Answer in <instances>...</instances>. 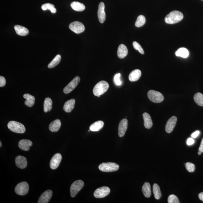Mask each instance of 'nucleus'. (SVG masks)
Here are the masks:
<instances>
[{
  "mask_svg": "<svg viewBox=\"0 0 203 203\" xmlns=\"http://www.w3.org/2000/svg\"><path fill=\"white\" fill-rule=\"evenodd\" d=\"M23 97L26 99V101H25V105L30 107H31L34 105L35 98L34 96L26 94H24Z\"/></svg>",
  "mask_w": 203,
  "mask_h": 203,
  "instance_id": "obj_23",
  "label": "nucleus"
},
{
  "mask_svg": "<svg viewBox=\"0 0 203 203\" xmlns=\"http://www.w3.org/2000/svg\"><path fill=\"white\" fill-rule=\"evenodd\" d=\"M153 191L154 197L156 199H159L161 198V194L160 189L159 186L157 183H154L153 186Z\"/></svg>",
  "mask_w": 203,
  "mask_h": 203,
  "instance_id": "obj_30",
  "label": "nucleus"
},
{
  "mask_svg": "<svg viewBox=\"0 0 203 203\" xmlns=\"http://www.w3.org/2000/svg\"><path fill=\"white\" fill-rule=\"evenodd\" d=\"M2 146V142H1V141H0V147H1Z\"/></svg>",
  "mask_w": 203,
  "mask_h": 203,
  "instance_id": "obj_45",
  "label": "nucleus"
},
{
  "mask_svg": "<svg viewBox=\"0 0 203 203\" xmlns=\"http://www.w3.org/2000/svg\"><path fill=\"white\" fill-rule=\"evenodd\" d=\"M183 14L179 11L174 10L170 12L165 18V22L169 24H175L183 20Z\"/></svg>",
  "mask_w": 203,
  "mask_h": 203,
  "instance_id": "obj_1",
  "label": "nucleus"
},
{
  "mask_svg": "<svg viewBox=\"0 0 203 203\" xmlns=\"http://www.w3.org/2000/svg\"><path fill=\"white\" fill-rule=\"evenodd\" d=\"M16 165L21 169H24L27 166V160L26 157L22 156H17L15 159Z\"/></svg>",
  "mask_w": 203,
  "mask_h": 203,
  "instance_id": "obj_16",
  "label": "nucleus"
},
{
  "mask_svg": "<svg viewBox=\"0 0 203 203\" xmlns=\"http://www.w3.org/2000/svg\"><path fill=\"white\" fill-rule=\"evenodd\" d=\"M29 190V185L26 182H22L18 183L15 188V192L20 196L26 195L28 193Z\"/></svg>",
  "mask_w": 203,
  "mask_h": 203,
  "instance_id": "obj_7",
  "label": "nucleus"
},
{
  "mask_svg": "<svg viewBox=\"0 0 203 203\" xmlns=\"http://www.w3.org/2000/svg\"><path fill=\"white\" fill-rule=\"evenodd\" d=\"M128 126V121L127 119H122L120 122L118 128V135L119 137H122L124 136L127 130Z\"/></svg>",
  "mask_w": 203,
  "mask_h": 203,
  "instance_id": "obj_12",
  "label": "nucleus"
},
{
  "mask_svg": "<svg viewBox=\"0 0 203 203\" xmlns=\"http://www.w3.org/2000/svg\"><path fill=\"white\" fill-rule=\"evenodd\" d=\"M105 7V4L104 2L100 3L98 7V16L99 22L102 23H103L106 19Z\"/></svg>",
  "mask_w": 203,
  "mask_h": 203,
  "instance_id": "obj_14",
  "label": "nucleus"
},
{
  "mask_svg": "<svg viewBox=\"0 0 203 203\" xmlns=\"http://www.w3.org/2000/svg\"><path fill=\"white\" fill-rule=\"evenodd\" d=\"M15 31L18 35L25 36H27L29 33L28 29L24 26L16 25L14 27Z\"/></svg>",
  "mask_w": 203,
  "mask_h": 203,
  "instance_id": "obj_20",
  "label": "nucleus"
},
{
  "mask_svg": "<svg viewBox=\"0 0 203 203\" xmlns=\"http://www.w3.org/2000/svg\"></svg>",
  "mask_w": 203,
  "mask_h": 203,
  "instance_id": "obj_46",
  "label": "nucleus"
},
{
  "mask_svg": "<svg viewBox=\"0 0 203 203\" xmlns=\"http://www.w3.org/2000/svg\"><path fill=\"white\" fill-rule=\"evenodd\" d=\"M110 192V189L107 187H102L97 189L94 193V196L97 198H102L107 196Z\"/></svg>",
  "mask_w": 203,
  "mask_h": 203,
  "instance_id": "obj_10",
  "label": "nucleus"
},
{
  "mask_svg": "<svg viewBox=\"0 0 203 203\" xmlns=\"http://www.w3.org/2000/svg\"><path fill=\"white\" fill-rule=\"evenodd\" d=\"M141 75V71L139 69H136L130 73L129 76V80L131 82L137 81L140 79Z\"/></svg>",
  "mask_w": 203,
  "mask_h": 203,
  "instance_id": "obj_22",
  "label": "nucleus"
},
{
  "mask_svg": "<svg viewBox=\"0 0 203 203\" xmlns=\"http://www.w3.org/2000/svg\"><path fill=\"white\" fill-rule=\"evenodd\" d=\"M104 125L103 122L101 120L98 121L94 122L90 126V130L92 131H98L103 127Z\"/></svg>",
  "mask_w": 203,
  "mask_h": 203,
  "instance_id": "obj_25",
  "label": "nucleus"
},
{
  "mask_svg": "<svg viewBox=\"0 0 203 203\" xmlns=\"http://www.w3.org/2000/svg\"><path fill=\"white\" fill-rule=\"evenodd\" d=\"M120 73L116 74L114 77V81L116 86H120L122 84V81L120 80Z\"/></svg>",
  "mask_w": 203,
  "mask_h": 203,
  "instance_id": "obj_38",
  "label": "nucleus"
},
{
  "mask_svg": "<svg viewBox=\"0 0 203 203\" xmlns=\"http://www.w3.org/2000/svg\"><path fill=\"white\" fill-rule=\"evenodd\" d=\"M199 151L201 152L202 153L203 152V138L202 140L201 145L199 149Z\"/></svg>",
  "mask_w": 203,
  "mask_h": 203,
  "instance_id": "obj_42",
  "label": "nucleus"
},
{
  "mask_svg": "<svg viewBox=\"0 0 203 203\" xmlns=\"http://www.w3.org/2000/svg\"><path fill=\"white\" fill-rule=\"evenodd\" d=\"M84 186V182L82 180H77L73 183L70 188V195L71 197H74L83 188Z\"/></svg>",
  "mask_w": 203,
  "mask_h": 203,
  "instance_id": "obj_6",
  "label": "nucleus"
},
{
  "mask_svg": "<svg viewBox=\"0 0 203 203\" xmlns=\"http://www.w3.org/2000/svg\"><path fill=\"white\" fill-rule=\"evenodd\" d=\"M52 101L49 98H46L44 100V112H50L52 109Z\"/></svg>",
  "mask_w": 203,
  "mask_h": 203,
  "instance_id": "obj_29",
  "label": "nucleus"
},
{
  "mask_svg": "<svg viewBox=\"0 0 203 203\" xmlns=\"http://www.w3.org/2000/svg\"><path fill=\"white\" fill-rule=\"evenodd\" d=\"M7 126L8 129L14 133H23L26 131L24 125L15 121H11L9 122Z\"/></svg>",
  "mask_w": 203,
  "mask_h": 203,
  "instance_id": "obj_3",
  "label": "nucleus"
},
{
  "mask_svg": "<svg viewBox=\"0 0 203 203\" xmlns=\"http://www.w3.org/2000/svg\"><path fill=\"white\" fill-rule=\"evenodd\" d=\"M194 143V140L193 138H189L188 139L187 141V144L188 145L190 146L192 145Z\"/></svg>",
  "mask_w": 203,
  "mask_h": 203,
  "instance_id": "obj_40",
  "label": "nucleus"
},
{
  "mask_svg": "<svg viewBox=\"0 0 203 203\" xmlns=\"http://www.w3.org/2000/svg\"><path fill=\"white\" fill-rule=\"evenodd\" d=\"M177 117L176 116H172L170 119L168 120L165 125V130L167 133H170L173 131L176 125L177 122Z\"/></svg>",
  "mask_w": 203,
  "mask_h": 203,
  "instance_id": "obj_13",
  "label": "nucleus"
},
{
  "mask_svg": "<svg viewBox=\"0 0 203 203\" xmlns=\"http://www.w3.org/2000/svg\"><path fill=\"white\" fill-rule=\"evenodd\" d=\"M199 198L201 201L203 202V192L200 193L198 195Z\"/></svg>",
  "mask_w": 203,
  "mask_h": 203,
  "instance_id": "obj_43",
  "label": "nucleus"
},
{
  "mask_svg": "<svg viewBox=\"0 0 203 203\" xmlns=\"http://www.w3.org/2000/svg\"><path fill=\"white\" fill-rule=\"evenodd\" d=\"M61 125L62 123L60 120H55L50 124L49 130L52 132H57L60 128Z\"/></svg>",
  "mask_w": 203,
  "mask_h": 203,
  "instance_id": "obj_21",
  "label": "nucleus"
},
{
  "mask_svg": "<svg viewBox=\"0 0 203 203\" xmlns=\"http://www.w3.org/2000/svg\"><path fill=\"white\" fill-rule=\"evenodd\" d=\"M6 80L5 78L2 76H0V87H3L6 84Z\"/></svg>",
  "mask_w": 203,
  "mask_h": 203,
  "instance_id": "obj_39",
  "label": "nucleus"
},
{
  "mask_svg": "<svg viewBox=\"0 0 203 203\" xmlns=\"http://www.w3.org/2000/svg\"><path fill=\"white\" fill-rule=\"evenodd\" d=\"M128 53V50L126 46L123 44L120 45L117 50V55L119 58L120 59L124 58L127 56Z\"/></svg>",
  "mask_w": 203,
  "mask_h": 203,
  "instance_id": "obj_19",
  "label": "nucleus"
},
{
  "mask_svg": "<svg viewBox=\"0 0 203 203\" xmlns=\"http://www.w3.org/2000/svg\"><path fill=\"white\" fill-rule=\"evenodd\" d=\"M199 130H196V131L194 132V133H193L192 134H191V137L192 138H196L197 136L199 135Z\"/></svg>",
  "mask_w": 203,
  "mask_h": 203,
  "instance_id": "obj_41",
  "label": "nucleus"
},
{
  "mask_svg": "<svg viewBox=\"0 0 203 203\" xmlns=\"http://www.w3.org/2000/svg\"><path fill=\"white\" fill-rule=\"evenodd\" d=\"M33 145V143L30 140L22 139L19 141L18 146L19 148L23 151H28L30 149V147Z\"/></svg>",
  "mask_w": 203,
  "mask_h": 203,
  "instance_id": "obj_17",
  "label": "nucleus"
},
{
  "mask_svg": "<svg viewBox=\"0 0 203 203\" xmlns=\"http://www.w3.org/2000/svg\"><path fill=\"white\" fill-rule=\"evenodd\" d=\"M72 9L77 12H82L85 9V6L83 4L78 2H73L71 4Z\"/></svg>",
  "mask_w": 203,
  "mask_h": 203,
  "instance_id": "obj_27",
  "label": "nucleus"
},
{
  "mask_svg": "<svg viewBox=\"0 0 203 203\" xmlns=\"http://www.w3.org/2000/svg\"><path fill=\"white\" fill-rule=\"evenodd\" d=\"M75 100L73 99L68 100L65 102L63 107L64 110L67 112H70L74 108Z\"/></svg>",
  "mask_w": 203,
  "mask_h": 203,
  "instance_id": "obj_18",
  "label": "nucleus"
},
{
  "mask_svg": "<svg viewBox=\"0 0 203 203\" xmlns=\"http://www.w3.org/2000/svg\"><path fill=\"white\" fill-rule=\"evenodd\" d=\"M202 154V152H201L199 151L198 152V154L199 155H201Z\"/></svg>",
  "mask_w": 203,
  "mask_h": 203,
  "instance_id": "obj_44",
  "label": "nucleus"
},
{
  "mask_svg": "<svg viewBox=\"0 0 203 203\" xmlns=\"http://www.w3.org/2000/svg\"><path fill=\"white\" fill-rule=\"evenodd\" d=\"M145 17L143 15H140L137 18L135 23V25L136 27H140L144 25L145 24Z\"/></svg>",
  "mask_w": 203,
  "mask_h": 203,
  "instance_id": "obj_34",
  "label": "nucleus"
},
{
  "mask_svg": "<svg viewBox=\"0 0 203 203\" xmlns=\"http://www.w3.org/2000/svg\"><path fill=\"white\" fill-rule=\"evenodd\" d=\"M53 192L51 190H48L43 193L38 200V203H47L49 202L52 197Z\"/></svg>",
  "mask_w": 203,
  "mask_h": 203,
  "instance_id": "obj_15",
  "label": "nucleus"
},
{
  "mask_svg": "<svg viewBox=\"0 0 203 203\" xmlns=\"http://www.w3.org/2000/svg\"><path fill=\"white\" fill-rule=\"evenodd\" d=\"M133 48L135 49L138 51L140 54H144V49H143L141 46L140 45V44L136 42V41H133Z\"/></svg>",
  "mask_w": 203,
  "mask_h": 203,
  "instance_id": "obj_35",
  "label": "nucleus"
},
{
  "mask_svg": "<svg viewBox=\"0 0 203 203\" xmlns=\"http://www.w3.org/2000/svg\"><path fill=\"white\" fill-rule=\"evenodd\" d=\"M62 158V155L59 153H57L53 156L50 162V166L51 169H57L60 164Z\"/></svg>",
  "mask_w": 203,
  "mask_h": 203,
  "instance_id": "obj_11",
  "label": "nucleus"
},
{
  "mask_svg": "<svg viewBox=\"0 0 203 203\" xmlns=\"http://www.w3.org/2000/svg\"><path fill=\"white\" fill-rule=\"evenodd\" d=\"M168 202L169 203H179V201L177 197L174 194L170 195L168 198Z\"/></svg>",
  "mask_w": 203,
  "mask_h": 203,
  "instance_id": "obj_37",
  "label": "nucleus"
},
{
  "mask_svg": "<svg viewBox=\"0 0 203 203\" xmlns=\"http://www.w3.org/2000/svg\"><path fill=\"white\" fill-rule=\"evenodd\" d=\"M147 96L152 102L156 103L162 102L164 99L163 96L161 93L153 90L148 91Z\"/></svg>",
  "mask_w": 203,
  "mask_h": 203,
  "instance_id": "obj_5",
  "label": "nucleus"
},
{
  "mask_svg": "<svg viewBox=\"0 0 203 203\" xmlns=\"http://www.w3.org/2000/svg\"><path fill=\"white\" fill-rule=\"evenodd\" d=\"M194 99L197 105L203 107V94L200 93H196L194 96Z\"/></svg>",
  "mask_w": 203,
  "mask_h": 203,
  "instance_id": "obj_32",
  "label": "nucleus"
},
{
  "mask_svg": "<svg viewBox=\"0 0 203 203\" xmlns=\"http://www.w3.org/2000/svg\"><path fill=\"white\" fill-rule=\"evenodd\" d=\"M109 85L107 82L105 80H102L99 82L94 86L93 90V93L94 95L100 97L105 93L109 88Z\"/></svg>",
  "mask_w": 203,
  "mask_h": 203,
  "instance_id": "obj_2",
  "label": "nucleus"
},
{
  "mask_svg": "<svg viewBox=\"0 0 203 203\" xmlns=\"http://www.w3.org/2000/svg\"><path fill=\"white\" fill-rule=\"evenodd\" d=\"M61 56L60 55H57L52 60V62H50L48 65V67L49 69H51L55 67L60 63L61 60Z\"/></svg>",
  "mask_w": 203,
  "mask_h": 203,
  "instance_id": "obj_31",
  "label": "nucleus"
},
{
  "mask_svg": "<svg viewBox=\"0 0 203 203\" xmlns=\"http://www.w3.org/2000/svg\"><path fill=\"white\" fill-rule=\"evenodd\" d=\"M144 122V126L146 128L150 129L152 127L153 122L149 114L144 112L143 115Z\"/></svg>",
  "mask_w": 203,
  "mask_h": 203,
  "instance_id": "obj_24",
  "label": "nucleus"
},
{
  "mask_svg": "<svg viewBox=\"0 0 203 203\" xmlns=\"http://www.w3.org/2000/svg\"><path fill=\"white\" fill-rule=\"evenodd\" d=\"M69 28L76 34H80L85 30L84 25L81 22L75 21L72 22L69 26Z\"/></svg>",
  "mask_w": 203,
  "mask_h": 203,
  "instance_id": "obj_9",
  "label": "nucleus"
},
{
  "mask_svg": "<svg viewBox=\"0 0 203 203\" xmlns=\"http://www.w3.org/2000/svg\"><path fill=\"white\" fill-rule=\"evenodd\" d=\"M80 81V78L76 76L64 88L63 92L65 94H68L73 91L78 84Z\"/></svg>",
  "mask_w": 203,
  "mask_h": 203,
  "instance_id": "obj_8",
  "label": "nucleus"
},
{
  "mask_svg": "<svg viewBox=\"0 0 203 203\" xmlns=\"http://www.w3.org/2000/svg\"><path fill=\"white\" fill-rule=\"evenodd\" d=\"M186 169L190 172H193L195 170V167L194 164L191 162H187L185 164Z\"/></svg>",
  "mask_w": 203,
  "mask_h": 203,
  "instance_id": "obj_36",
  "label": "nucleus"
},
{
  "mask_svg": "<svg viewBox=\"0 0 203 203\" xmlns=\"http://www.w3.org/2000/svg\"><path fill=\"white\" fill-rule=\"evenodd\" d=\"M142 191L144 196L147 198L151 197V185L149 183H145L144 184L142 188Z\"/></svg>",
  "mask_w": 203,
  "mask_h": 203,
  "instance_id": "obj_26",
  "label": "nucleus"
},
{
  "mask_svg": "<svg viewBox=\"0 0 203 203\" xmlns=\"http://www.w3.org/2000/svg\"><path fill=\"white\" fill-rule=\"evenodd\" d=\"M41 9L44 11L50 10L52 13H56L57 12V9L55 8L54 5L50 3L43 4L41 6Z\"/></svg>",
  "mask_w": 203,
  "mask_h": 203,
  "instance_id": "obj_33",
  "label": "nucleus"
},
{
  "mask_svg": "<svg viewBox=\"0 0 203 203\" xmlns=\"http://www.w3.org/2000/svg\"><path fill=\"white\" fill-rule=\"evenodd\" d=\"M119 165L114 162H104L100 165L99 169L102 172H111L116 171L119 169Z\"/></svg>",
  "mask_w": 203,
  "mask_h": 203,
  "instance_id": "obj_4",
  "label": "nucleus"
},
{
  "mask_svg": "<svg viewBox=\"0 0 203 203\" xmlns=\"http://www.w3.org/2000/svg\"><path fill=\"white\" fill-rule=\"evenodd\" d=\"M189 53L187 49L184 48H179L175 52L176 56L181 57L183 58H187L189 56Z\"/></svg>",
  "mask_w": 203,
  "mask_h": 203,
  "instance_id": "obj_28",
  "label": "nucleus"
}]
</instances>
